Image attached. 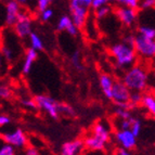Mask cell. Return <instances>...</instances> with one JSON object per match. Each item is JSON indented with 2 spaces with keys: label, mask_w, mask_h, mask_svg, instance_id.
I'll return each mask as SVG.
<instances>
[{
  "label": "cell",
  "mask_w": 155,
  "mask_h": 155,
  "mask_svg": "<svg viewBox=\"0 0 155 155\" xmlns=\"http://www.w3.org/2000/svg\"><path fill=\"white\" fill-rule=\"evenodd\" d=\"M149 72L143 65L134 64L125 72L123 81L131 91L143 92L147 89Z\"/></svg>",
  "instance_id": "cell-1"
},
{
  "label": "cell",
  "mask_w": 155,
  "mask_h": 155,
  "mask_svg": "<svg viewBox=\"0 0 155 155\" xmlns=\"http://www.w3.org/2000/svg\"><path fill=\"white\" fill-rule=\"evenodd\" d=\"M110 52L115 60V64H116L117 68H120V70L127 68L128 70L129 67L136 64L138 57L137 52L134 47L125 44L124 41L117 42V44L111 46Z\"/></svg>",
  "instance_id": "cell-2"
},
{
  "label": "cell",
  "mask_w": 155,
  "mask_h": 155,
  "mask_svg": "<svg viewBox=\"0 0 155 155\" xmlns=\"http://www.w3.org/2000/svg\"><path fill=\"white\" fill-rule=\"evenodd\" d=\"M93 0H71L70 10L74 24L78 29H81L87 23L89 10L92 8Z\"/></svg>",
  "instance_id": "cell-3"
},
{
  "label": "cell",
  "mask_w": 155,
  "mask_h": 155,
  "mask_svg": "<svg viewBox=\"0 0 155 155\" xmlns=\"http://www.w3.org/2000/svg\"><path fill=\"white\" fill-rule=\"evenodd\" d=\"M134 50L142 60H153L155 58V39H150L137 34L134 39Z\"/></svg>",
  "instance_id": "cell-4"
},
{
  "label": "cell",
  "mask_w": 155,
  "mask_h": 155,
  "mask_svg": "<svg viewBox=\"0 0 155 155\" xmlns=\"http://www.w3.org/2000/svg\"><path fill=\"white\" fill-rule=\"evenodd\" d=\"M37 104H38V109L45 111L50 117L53 119L59 118L60 115V103L57 102L53 98L47 94H38L35 97Z\"/></svg>",
  "instance_id": "cell-5"
},
{
  "label": "cell",
  "mask_w": 155,
  "mask_h": 155,
  "mask_svg": "<svg viewBox=\"0 0 155 155\" xmlns=\"http://www.w3.org/2000/svg\"><path fill=\"white\" fill-rule=\"evenodd\" d=\"M130 96H131V90L125 85L123 80L115 81L113 87V97H112V101L115 105L130 103Z\"/></svg>",
  "instance_id": "cell-6"
},
{
  "label": "cell",
  "mask_w": 155,
  "mask_h": 155,
  "mask_svg": "<svg viewBox=\"0 0 155 155\" xmlns=\"http://www.w3.org/2000/svg\"><path fill=\"white\" fill-rule=\"evenodd\" d=\"M1 138H2L3 142L8 143L14 147H18V149H23L27 145L26 134H24L21 128H18L10 132H3Z\"/></svg>",
  "instance_id": "cell-7"
},
{
  "label": "cell",
  "mask_w": 155,
  "mask_h": 155,
  "mask_svg": "<svg viewBox=\"0 0 155 155\" xmlns=\"http://www.w3.org/2000/svg\"><path fill=\"white\" fill-rule=\"evenodd\" d=\"M23 11L21 10V5L14 0H9L5 3V24L7 27H14L18 18Z\"/></svg>",
  "instance_id": "cell-8"
},
{
  "label": "cell",
  "mask_w": 155,
  "mask_h": 155,
  "mask_svg": "<svg viewBox=\"0 0 155 155\" xmlns=\"http://www.w3.org/2000/svg\"><path fill=\"white\" fill-rule=\"evenodd\" d=\"M14 33L16 34V36L20 38H26L29 37L33 31H31V18L29 14L26 12H22L20 18H18V22L13 27Z\"/></svg>",
  "instance_id": "cell-9"
},
{
  "label": "cell",
  "mask_w": 155,
  "mask_h": 155,
  "mask_svg": "<svg viewBox=\"0 0 155 155\" xmlns=\"http://www.w3.org/2000/svg\"><path fill=\"white\" fill-rule=\"evenodd\" d=\"M91 134L98 140H100L101 142L107 145V143L111 140V125L105 120H99L93 125Z\"/></svg>",
  "instance_id": "cell-10"
},
{
  "label": "cell",
  "mask_w": 155,
  "mask_h": 155,
  "mask_svg": "<svg viewBox=\"0 0 155 155\" xmlns=\"http://www.w3.org/2000/svg\"><path fill=\"white\" fill-rule=\"evenodd\" d=\"M114 13H115V15H116V18H118L119 21L127 27H130L137 22L138 13L137 10H134V9H130L120 5V7L115 8Z\"/></svg>",
  "instance_id": "cell-11"
},
{
  "label": "cell",
  "mask_w": 155,
  "mask_h": 155,
  "mask_svg": "<svg viewBox=\"0 0 155 155\" xmlns=\"http://www.w3.org/2000/svg\"><path fill=\"white\" fill-rule=\"evenodd\" d=\"M115 139L120 147L131 151L137 145V137L131 130H117L115 132Z\"/></svg>",
  "instance_id": "cell-12"
},
{
  "label": "cell",
  "mask_w": 155,
  "mask_h": 155,
  "mask_svg": "<svg viewBox=\"0 0 155 155\" xmlns=\"http://www.w3.org/2000/svg\"><path fill=\"white\" fill-rule=\"evenodd\" d=\"M85 149L84 140L76 139L73 141H67L61 147L60 154L61 155H81Z\"/></svg>",
  "instance_id": "cell-13"
},
{
  "label": "cell",
  "mask_w": 155,
  "mask_h": 155,
  "mask_svg": "<svg viewBox=\"0 0 155 155\" xmlns=\"http://www.w3.org/2000/svg\"><path fill=\"white\" fill-rule=\"evenodd\" d=\"M115 81L113 80V78L109 75V74H101L100 77H99V85H100V88L103 92L104 97L109 100H112V97H113V87Z\"/></svg>",
  "instance_id": "cell-14"
},
{
  "label": "cell",
  "mask_w": 155,
  "mask_h": 155,
  "mask_svg": "<svg viewBox=\"0 0 155 155\" xmlns=\"http://www.w3.org/2000/svg\"><path fill=\"white\" fill-rule=\"evenodd\" d=\"M58 31H66L67 34H70L71 36H76L78 34V28L76 27V25L74 24L72 16L68 15H63L60 18L57 25Z\"/></svg>",
  "instance_id": "cell-15"
},
{
  "label": "cell",
  "mask_w": 155,
  "mask_h": 155,
  "mask_svg": "<svg viewBox=\"0 0 155 155\" xmlns=\"http://www.w3.org/2000/svg\"><path fill=\"white\" fill-rule=\"evenodd\" d=\"M37 59V50L33 48H28L25 52V58H24L23 66H22V73L23 74H28L33 67L34 62Z\"/></svg>",
  "instance_id": "cell-16"
},
{
  "label": "cell",
  "mask_w": 155,
  "mask_h": 155,
  "mask_svg": "<svg viewBox=\"0 0 155 155\" xmlns=\"http://www.w3.org/2000/svg\"><path fill=\"white\" fill-rule=\"evenodd\" d=\"M147 109V111L155 117V96L153 93H143L142 104Z\"/></svg>",
  "instance_id": "cell-17"
},
{
  "label": "cell",
  "mask_w": 155,
  "mask_h": 155,
  "mask_svg": "<svg viewBox=\"0 0 155 155\" xmlns=\"http://www.w3.org/2000/svg\"><path fill=\"white\" fill-rule=\"evenodd\" d=\"M138 34L150 39H155V27L147 24H141L138 27Z\"/></svg>",
  "instance_id": "cell-18"
},
{
  "label": "cell",
  "mask_w": 155,
  "mask_h": 155,
  "mask_svg": "<svg viewBox=\"0 0 155 155\" xmlns=\"http://www.w3.org/2000/svg\"><path fill=\"white\" fill-rule=\"evenodd\" d=\"M29 44H31V48L37 50V51L44 49V41H42V39L36 33H34V31L29 35Z\"/></svg>",
  "instance_id": "cell-19"
},
{
  "label": "cell",
  "mask_w": 155,
  "mask_h": 155,
  "mask_svg": "<svg viewBox=\"0 0 155 155\" xmlns=\"http://www.w3.org/2000/svg\"><path fill=\"white\" fill-rule=\"evenodd\" d=\"M114 113H115V115H116V117L118 119H130L134 117L131 114V110L125 109V107H122V106L115 105Z\"/></svg>",
  "instance_id": "cell-20"
},
{
  "label": "cell",
  "mask_w": 155,
  "mask_h": 155,
  "mask_svg": "<svg viewBox=\"0 0 155 155\" xmlns=\"http://www.w3.org/2000/svg\"><path fill=\"white\" fill-rule=\"evenodd\" d=\"M111 12H112L111 7L110 5H104V7H101V8L94 10V16H96L97 20H102V18H105Z\"/></svg>",
  "instance_id": "cell-21"
},
{
  "label": "cell",
  "mask_w": 155,
  "mask_h": 155,
  "mask_svg": "<svg viewBox=\"0 0 155 155\" xmlns=\"http://www.w3.org/2000/svg\"><path fill=\"white\" fill-rule=\"evenodd\" d=\"M141 129H142V124H141V120L137 117H132L131 119V131L132 134L136 136V137H139L140 134H141Z\"/></svg>",
  "instance_id": "cell-22"
},
{
  "label": "cell",
  "mask_w": 155,
  "mask_h": 155,
  "mask_svg": "<svg viewBox=\"0 0 155 155\" xmlns=\"http://www.w3.org/2000/svg\"><path fill=\"white\" fill-rule=\"evenodd\" d=\"M143 93L139 91H131V96H130V103L132 104L134 107L138 106L139 104H142Z\"/></svg>",
  "instance_id": "cell-23"
},
{
  "label": "cell",
  "mask_w": 155,
  "mask_h": 155,
  "mask_svg": "<svg viewBox=\"0 0 155 155\" xmlns=\"http://www.w3.org/2000/svg\"><path fill=\"white\" fill-rule=\"evenodd\" d=\"M71 63L77 71L83 70V64H81V59H80L79 51H75L71 57Z\"/></svg>",
  "instance_id": "cell-24"
},
{
  "label": "cell",
  "mask_w": 155,
  "mask_h": 155,
  "mask_svg": "<svg viewBox=\"0 0 155 155\" xmlns=\"http://www.w3.org/2000/svg\"><path fill=\"white\" fill-rule=\"evenodd\" d=\"M60 114H63V115H66V116H75L76 113L75 111H74V109H73L72 106L68 105V104L66 103H60Z\"/></svg>",
  "instance_id": "cell-25"
},
{
  "label": "cell",
  "mask_w": 155,
  "mask_h": 155,
  "mask_svg": "<svg viewBox=\"0 0 155 155\" xmlns=\"http://www.w3.org/2000/svg\"><path fill=\"white\" fill-rule=\"evenodd\" d=\"M21 104L27 110H37L38 109V104H37L36 100L35 99H31V98H25V99H22L21 100Z\"/></svg>",
  "instance_id": "cell-26"
},
{
  "label": "cell",
  "mask_w": 155,
  "mask_h": 155,
  "mask_svg": "<svg viewBox=\"0 0 155 155\" xmlns=\"http://www.w3.org/2000/svg\"><path fill=\"white\" fill-rule=\"evenodd\" d=\"M117 2L123 7L134 9V10L140 8V0H117Z\"/></svg>",
  "instance_id": "cell-27"
},
{
  "label": "cell",
  "mask_w": 155,
  "mask_h": 155,
  "mask_svg": "<svg viewBox=\"0 0 155 155\" xmlns=\"http://www.w3.org/2000/svg\"><path fill=\"white\" fill-rule=\"evenodd\" d=\"M0 155H15V147L5 142L0 147Z\"/></svg>",
  "instance_id": "cell-28"
},
{
  "label": "cell",
  "mask_w": 155,
  "mask_h": 155,
  "mask_svg": "<svg viewBox=\"0 0 155 155\" xmlns=\"http://www.w3.org/2000/svg\"><path fill=\"white\" fill-rule=\"evenodd\" d=\"M2 55L5 57V59L7 60L8 62H10V61H12V60L14 59V51H13L9 46L3 45L2 46Z\"/></svg>",
  "instance_id": "cell-29"
},
{
  "label": "cell",
  "mask_w": 155,
  "mask_h": 155,
  "mask_svg": "<svg viewBox=\"0 0 155 155\" xmlns=\"http://www.w3.org/2000/svg\"><path fill=\"white\" fill-rule=\"evenodd\" d=\"M131 119H118L117 130H130L131 129Z\"/></svg>",
  "instance_id": "cell-30"
},
{
  "label": "cell",
  "mask_w": 155,
  "mask_h": 155,
  "mask_svg": "<svg viewBox=\"0 0 155 155\" xmlns=\"http://www.w3.org/2000/svg\"><path fill=\"white\" fill-rule=\"evenodd\" d=\"M117 1V0H93L92 1V9L97 10V9L104 7V5H109L110 3H113Z\"/></svg>",
  "instance_id": "cell-31"
},
{
  "label": "cell",
  "mask_w": 155,
  "mask_h": 155,
  "mask_svg": "<svg viewBox=\"0 0 155 155\" xmlns=\"http://www.w3.org/2000/svg\"><path fill=\"white\" fill-rule=\"evenodd\" d=\"M11 96H12V91H11V89L9 88L8 86L1 85V87H0V97H1V99H3V100H8V99L11 98Z\"/></svg>",
  "instance_id": "cell-32"
},
{
  "label": "cell",
  "mask_w": 155,
  "mask_h": 155,
  "mask_svg": "<svg viewBox=\"0 0 155 155\" xmlns=\"http://www.w3.org/2000/svg\"><path fill=\"white\" fill-rule=\"evenodd\" d=\"M147 89L151 91H155V71L154 70L149 72V77H147Z\"/></svg>",
  "instance_id": "cell-33"
},
{
  "label": "cell",
  "mask_w": 155,
  "mask_h": 155,
  "mask_svg": "<svg viewBox=\"0 0 155 155\" xmlns=\"http://www.w3.org/2000/svg\"><path fill=\"white\" fill-rule=\"evenodd\" d=\"M52 2L53 0H37V9L39 10V12H42L46 9H49Z\"/></svg>",
  "instance_id": "cell-34"
},
{
  "label": "cell",
  "mask_w": 155,
  "mask_h": 155,
  "mask_svg": "<svg viewBox=\"0 0 155 155\" xmlns=\"http://www.w3.org/2000/svg\"><path fill=\"white\" fill-rule=\"evenodd\" d=\"M140 9L142 10L155 9V0H140Z\"/></svg>",
  "instance_id": "cell-35"
},
{
  "label": "cell",
  "mask_w": 155,
  "mask_h": 155,
  "mask_svg": "<svg viewBox=\"0 0 155 155\" xmlns=\"http://www.w3.org/2000/svg\"><path fill=\"white\" fill-rule=\"evenodd\" d=\"M53 16V10L52 9H46L45 11L40 12V18H41L42 22H48L50 21Z\"/></svg>",
  "instance_id": "cell-36"
},
{
  "label": "cell",
  "mask_w": 155,
  "mask_h": 155,
  "mask_svg": "<svg viewBox=\"0 0 155 155\" xmlns=\"http://www.w3.org/2000/svg\"><path fill=\"white\" fill-rule=\"evenodd\" d=\"M134 39H136V35H132V34H129V35H126L123 39V41L125 44L129 45V46L134 47Z\"/></svg>",
  "instance_id": "cell-37"
},
{
  "label": "cell",
  "mask_w": 155,
  "mask_h": 155,
  "mask_svg": "<svg viewBox=\"0 0 155 155\" xmlns=\"http://www.w3.org/2000/svg\"><path fill=\"white\" fill-rule=\"evenodd\" d=\"M11 122L10 117L8 115H5V114H1V116H0V126L1 127H5L7 125H9Z\"/></svg>",
  "instance_id": "cell-38"
},
{
  "label": "cell",
  "mask_w": 155,
  "mask_h": 155,
  "mask_svg": "<svg viewBox=\"0 0 155 155\" xmlns=\"http://www.w3.org/2000/svg\"><path fill=\"white\" fill-rule=\"evenodd\" d=\"M25 155H39V152L35 147H27L25 149Z\"/></svg>",
  "instance_id": "cell-39"
},
{
  "label": "cell",
  "mask_w": 155,
  "mask_h": 155,
  "mask_svg": "<svg viewBox=\"0 0 155 155\" xmlns=\"http://www.w3.org/2000/svg\"><path fill=\"white\" fill-rule=\"evenodd\" d=\"M116 155H132L131 152L127 149H124V147H119L116 150Z\"/></svg>",
  "instance_id": "cell-40"
},
{
  "label": "cell",
  "mask_w": 155,
  "mask_h": 155,
  "mask_svg": "<svg viewBox=\"0 0 155 155\" xmlns=\"http://www.w3.org/2000/svg\"><path fill=\"white\" fill-rule=\"evenodd\" d=\"M81 155H104L103 151H90V150H86L85 152H83Z\"/></svg>",
  "instance_id": "cell-41"
},
{
  "label": "cell",
  "mask_w": 155,
  "mask_h": 155,
  "mask_svg": "<svg viewBox=\"0 0 155 155\" xmlns=\"http://www.w3.org/2000/svg\"><path fill=\"white\" fill-rule=\"evenodd\" d=\"M16 2H18L20 5H24V3H27L28 2V0H14Z\"/></svg>",
  "instance_id": "cell-42"
},
{
  "label": "cell",
  "mask_w": 155,
  "mask_h": 155,
  "mask_svg": "<svg viewBox=\"0 0 155 155\" xmlns=\"http://www.w3.org/2000/svg\"><path fill=\"white\" fill-rule=\"evenodd\" d=\"M152 68H153V70L155 71V58H154V59L152 60Z\"/></svg>",
  "instance_id": "cell-43"
}]
</instances>
